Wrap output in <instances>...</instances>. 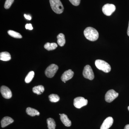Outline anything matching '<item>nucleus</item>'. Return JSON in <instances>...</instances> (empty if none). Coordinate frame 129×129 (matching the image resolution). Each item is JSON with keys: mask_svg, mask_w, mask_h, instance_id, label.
Segmentation results:
<instances>
[{"mask_svg": "<svg viewBox=\"0 0 129 129\" xmlns=\"http://www.w3.org/2000/svg\"><path fill=\"white\" fill-rule=\"evenodd\" d=\"M84 34L85 38L90 41H95L99 38V33L92 27L86 28L84 30Z\"/></svg>", "mask_w": 129, "mask_h": 129, "instance_id": "obj_1", "label": "nucleus"}, {"mask_svg": "<svg viewBox=\"0 0 129 129\" xmlns=\"http://www.w3.org/2000/svg\"><path fill=\"white\" fill-rule=\"evenodd\" d=\"M51 7L53 11L57 14L62 13L64 7L60 0H50Z\"/></svg>", "mask_w": 129, "mask_h": 129, "instance_id": "obj_2", "label": "nucleus"}, {"mask_svg": "<svg viewBox=\"0 0 129 129\" xmlns=\"http://www.w3.org/2000/svg\"><path fill=\"white\" fill-rule=\"evenodd\" d=\"M96 67L100 70L106 73H109L111 70L110 64L104 60H97L95 61Z\"/></svg>", "mask_w": 129, "mask_h": 129, "instance_id": "obj_3", "label": "nucleus"}, {"mask_svg": "<svg viewBox=\"0 0 129 129\" xmlns=\"http://www.w3.org/2000/svg\"><path fill=\"white\" fill-rule=\"evenodd\" d=\"M58 69L57 65L55 64H51L47 68L45 71V74L48 78H52L56 73Z\"/></svg>", "mask_w": 129, "mask_h": 129, "instance_id": "obj_4", "label": "nucleus"}, {"mask_svg": "<svg viewBox=\"0 0 129 129\" xmlns=\"http://www.w3.org/2000/svg\"><path fill=\"white\" fill-rule=\"evenodd\" d=\"M83 74V76L85 78L88 79L90 80H92L94 78V73L89 65H86L84 67Z\"/></svg>", "mask_w": 129, "mask_h": 129, "instance_id": "obj_5", "label": "nucleus"}, {"mask_svg": "<svg viewBox=\"0 0 129 129\" xmlns=\"http://www.w3.org/2000/svg\"><path fill=\"white\" fill-rule=\"evenodd\" d=\"M88 103L87 99H85L83 97H78L74 99V105L77 108H81L87 105Z\"/></svg>", "mask_w": 129, "mask_h": 129, "instance_id": "obj_6", "label": "nucleus"}, {"mask_svg": "<svg viewBox=\"0 0 129 129\" xmlns=\"http://www.w3.org/2000/svg\"><path fill=\"white\" fill-rule=\"evenodd\" d=\"M116 7L113 4H107L104 5L102 8L103 12L107 16H110L115 11Z\"/></svg>", "mask_w": 129, "mask_h": 129, "instance_id": "obj_7", "label": "nucleus"}, {"mask_svg": "<svg viewBox=\"0 0 129 129\" xmlns=\"http://www.w3.org/2000/svg\"><path fill=\"white\" fill-rule=\"evenodd\" d=\"M119 94L114 90L111 89L108 90L105 95V101L108 103H111L116 99Z\"/></svg>", "mask_w": 129, "mask_h": 129, "instance_id": "obj_8", "label": "nucleus"}, {"mask_svg": "<svg viewBox=\"0 0 129 129\" xmlns=\"http://www.w3.org/2000/svg\"><path fill=\"white\" fill-rule=\"evenodd\" d=\"M1 92L3 97L6 99H10L12 97L11 91L6 86H2L1 87Z\"/></svg>", "mask_w": 129, "mask_h": 129, "instance_id": "obj_9", "label": "nucleus"}, {"mask_svg": "<svg viewBox=\"0 0 129 129\" xmlns=\"http://www.w3.org/2000/svg\"><path fill=\"white\" fill-rule=\"evenodd\" d=\"M114 120L113 118L108 117L104 120L101 126L100 129H109L112 125Z\"/></svg>", "mask_w": 129, "mask_h": 129, "instance_id": "obj_10", "label": "nucleus"}, {"mask_svg": "<svg viewBox=\"0 0 129 129\" xmlns=\"http://www.w3.org/2000/svg\"><path fill=\"white\" fill-rule=\"evenodd\" d=\"M74 73L71 69L69 70L64 72L61 76V79L63 82L71 79L74 76Z\"/></svg>", "mask_w": 129, "mask_h": 129, "instance_id": "obj_11", "label": "nucleus"}, {"mask_svg": "<svg viewBox=\"0 0 129 129\" xmlns=\"http://www.w3.org/2000/svg\"><path fill=\"white\" fill-rule=\"evenodd\" d=\"M60 119L63 124L66 127H69L72 125V122L68 118V116L64 114H61Z\"/></svg>", "mask_w": 129, "mask_h": 129, "instance_id": "obj_12", "label": "nucleus"}, {"mask_svg": "<svg viewBox=\"0 0 129 129\" xmlns=\"http://www.w3.org/2000/svg\"><path fill=\"white\" fill-rule=\"evenodd\" d=\"M14 122V120L11 118L9 117H5L1 121V124L2 128L6 127Z\"/></svg>", "mask_w": 129, "mask_h": 129, "instance_id": "obj_13", "label": "nucleus"}, {"mask_svg": "<svg viewBox=\"0 0 129 129\" xmlns=\"http://www.w3.org/2000/svg\"><path fill=\"white\" fill-rule=\"evenodd\" d=\"M11 55L7 52H3L0 53V60L3 61H9L11 59Z\"/></svg>", "mask_w": 129, "mask_h": 129, "instance_id": "obj_14", "label": "nucleus"}, {"mask_svg": "<svg viewBox=\"0 0 129 129\" xmlns=\"http://www.w3.org/2000/svg\"><path fill=\"white\" fill-rule=\"evenodd\" d=\"M26 112L27 114L32 117H34L36 115L39 116L40 114L39 111L35 109L30 107H28L26 109Z\"/></svg>", "mask_w": 129, "mask_h": 129, "instance_id": "obj_15", "label": "nucleus"}, {"mask_svg": "<svg viewBox=\"0 0 129 129\" xmlns=\"http://www.w3.org/2000/svg\"><path fill=\"white\" fill-rule=\"evenodd\" d=\"M57 42L60 46L62 47L64 45L66 42L65 37L63 34H60L57 37Z\"/></svg>", "mask_w": 129, "mask_h": 129, "instance_id": "obj_16", "label": "nucleus"}, {"mask_svg": "<svg viewBox=\"0 0 129 129\" xmlns=\"http://www.w3.org/2000/svg\"><path fill=\"white\" fill-rule=\"evenodd\" d=\"M45 88L43 85H39L35 86L32 89V91L34 93L37 95H40L44 92Z\"/></svg>", "mask_w": 129, "mask_h": 129, "instance_id": "obj_17", "label": "nucleus"}, {"mask_svg": "<svg viewBox=\"0 0 129 129\" xmlns=\"http://www.w3.org/2000/svg\"><path fill=\"white\" fill-rule=\"evenodd\" d=\"M57 47V44L55 43H50L47 42L44 45V48L48 51L53 50Z\"/></svg>", "mask_w": 129, "mask_h": 129, "instance_id": "obj_18", "label": "nucleus"}, {"mask_svg": "<svg viewBox=\"0 0 129 129\" xmlns=\"http://www.w3.org/2000/svg\"><path fill=\"white\" fill-rule=\"evenodd\" d=\"M48 129H55L56 124L55 120L52 118H48L47 120Z\"/></svg>", "mask_w": 129, "mask_h": 129, "instance_id": "obj_19", "label": "nucleus"}, {"mask_svg": "<svg viewBox=\"0 0 129 129\" xmlns=\"http://www.w3.org/2000/svg\"><path fill=\"white\" fill-rule=\"evenodd\" d=\"M8 33L10 36L16 39H21L22 37V35L19 33L14 30H9L8 31Z\"/></svg>", "mask_w": 129, "mask_h": 129, "instance_id": "obj_20", "label": "nucleus"}, {"mask_svg": "<svg viewBox=\"0 0 129 129\" xmlns=\"http://www.w3.org/2000/svg\"><path fill=\"white\" fill-rule=\"evenodd\" d=\"M35 75V73L33 71H31L28 73L25 77V81L26 83H29L31 82Z\"/></svg>", "mask_w": 129, "mask_h": 129, "instance_id": "obj_21", "label": "nucleus"}, {"mask_svg": "<svg viewBox=\"0 0 129 129\" xmlns=\"http://www.w3.org/2000/svg\"><path fill=\"white\" fill-rule=\"evenodd\" d=\"M49 100L51 102L56 103L59 101L60 97L57 95L55 94H51L48 96Z\"/></svg>", "mask_w": 129, "mask_h": 129, "instance_id": "obj_22", "label": "nucleus"}, {"mask_svg": "<svg viewBox=\"0 0 129 129\" xmlns=\"http://www.w3.org/2000/svg\"><path fill=\"white\" fill-rule=\"evenodd\" d=\"M14 2V0H6L4 6L5 9H8L10 8Z\"/></svg>", "mask_w": 129, "mask_h": 129, "instance_id": "obj_23", "label": "nucleus"}, {"mask_svg": "<svg viewBox=\"0 0 129 129\" xmlns=\"http://www.w3.org/2000/svg\"><path fill=\"white\" fill-rule=\"evenodd\" d=\"M70 3L74 6H78L80 4L81 0H69Z\"/></svg>", "mask_w": 129, "mask_h": 129, "instance_id": "obj_24", "label": "nucleus"}, {"mask_svg": "<svg viewBox=\"0 0 129 129\" xmlns=\"http://www.w3.org/2000/svg\"><path fill=\"white\" fill-rule=\"evenodd\" d=\"M25 28L26 29H29V30H32L33 29L32 25L31 24H27L25 25Z\"/></svg>", "mask_w": 129, "mask_h": 129, "instance_id": "obj_25", "label": "nucleus"}, {"mask_svg": "<svg viewBox=\"0 0 129 129\" xmlns=\"http://www.w3.org/2000/svg\"><path fill=\"white\" fill-rule=\"evenodd\" d=\"M24 17L26 19H28V20H30L31 19V18H32L31 16H30V15L24 14Z\"/></svg>", "mask_w": 129, "mask_h": 129, "instance_id": "obj_26", "label": "nucleus"}, {"mask_svg": "<svg viewBox=\"0 0 129 129\" xmlns=\"http://www.w3.org/2000/svg\"><path fill=\"white\" fill-rule=\"evenodd\" d=\"M124 129H129V124L126 125L125 126Z\"/></svg>", "mask_w": 129, "mask_h": 129, "instance_id": "obj_27", "label": "nucleus"}, {"mask_svg": "<svg viewBox=\"0 0 129 129\" xmlns=\"http://www.w3.org/2000/svg\"><path fill=\"white\" fill-rule=\"evenodd\" d=\"M127 34L128 36H129V22L128 24V29H127Z\"/></svg>", "mask_w": 129, "mask_h": 129, "instance_id": "obj_28", "label": "nucleus"}, {"mask_svg": "<svg viewBox=\"0 0 129 129\" xmlns=\"http://www.w3.org/2000/svg\"><path fill=\"white\" fill-rule=\"evenodd\" d=\"M128 111H129V106H128Z\"/></svg>", "mask_w": 129, "mask_h": 129, "instance_id": "obj_29", "label": "nucleus"}, {"mask_svg": "<svg viewBox=\"0 0 129 129\" xmlns=\"http://www.w3.org/2000/svg\"><path fill=\"white\" fill-rule=\"evenodd\" d=\"M59 115H61V114H59Z\"/></svg>", "mask_w": 129, "mask_h": 129, "instance_id": "obj_30", "label": "nucleus"}]
</instances>
